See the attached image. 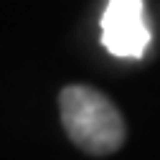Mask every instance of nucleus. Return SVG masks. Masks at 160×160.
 <instances>
[{
  "label": "nucleus",
  "mask_w": 160,
  "mask_h": 160,
  "mask_svg": "<svg viewBox=\"0 0 160 160\" xmlns=\"http://www.w3.org/2000/svg\"><path fill=\"white\" fill-rule=\"evenodd\" d=\"M58 107L66 135L82 150L92 155H107L122 148V114L102 92L84 84H71L58 94Z\"/></svg>",
  "instance_id": "f257e3e1"
},
{
  "label": "nucleus",
  "mask_w": 160,
  "mask_h": 160,
  "mask_svg": "<svg viewBox=\"0 0 160 160\" xmlns=\"http://www.w3.org/2000/svg\"><path fill=\"white\" fill-rule=\"evenodd\" d=\"M102 46L119 58H142L150 46L142 0H109L102 13Z\"/></svg>",
  "instance_id": "f03ea898"
}]
</instances>
